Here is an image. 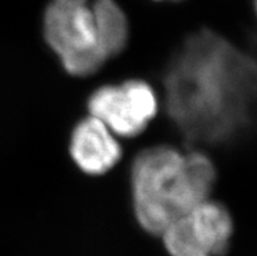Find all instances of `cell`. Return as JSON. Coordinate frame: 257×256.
I'll use <instances>...</instances> for the list:
<instances>
[{
  "label": "cell",
  "instance_id": "4",
  "mask_svg": "<svg viewBox=\"0 0 257 256\" xmlns=\"http://www.w3.org/2000/svg\"><path fill=\"white\" fill-rule=\"evenodd\" d=\"M232 218L225 205L206 199L161 234L171 256H222L230 246Z\"/></svg>",
  "mask_w": 257,
  "mask_h": 256
},
{
  "label": "cell",
  "instance_id": "2",
  "mask_svg": "<svg viewBox=\"0 0 257 256\" xmlns=\"http://www.w3.org/2000/svg\"><path fill=\"white\" fill-rule=\"evenodd\" d=\"M215 178L212 159L202 152L182 153L171 146L143 150L131 173L137 221L161 235L180 216L210 199Z\"/></svg>",
  "mask_w": 257,
  "mask_h": 256
},
{
  "label": "cell",
  "instance_id": "7",
  "mask_svg": "<svg viewBox=\"0 0 257 256\" xmlns=\"http://www.w3.org/2000/svg\"><path fill=\"white\" fill-rule=\"evenodd\" d=\"M91 7L108 59L115 58L127 46L130 36L127 16L115 0H94Z\"/></svg>",
  "mask_w": 257,
  "mask_h": 256
},
{
  "label": "cell",
  "instance_id": "9",
  "mask_svg": "<svg viewBox=\"0 0 257 256\" xmlns=\"http://www.w3.org/2000/svg\"><path fill=\"white\" fill-rule=\"evenodd\" d=\"M160 2H161V0H160ZM173 2H179V0H173Z\"/></svg>",
  "mask_w": 257,
  "mask_h": 256
},
{
  "label": "cell",
  "instance_id": "5",
  "mask_svg": "<svg viewBox=\"0 0 257 256\" xmlns=\"http://www.w3.org/2000/svg\"><path fill=\"white\" fill-rule=\"evenodd\" d=\"M88 109L116 136L136 137L157 115L158 98L148 82L128 80L97 89L89 97Z\"/></svg>",
  "mask_w": 257,
  "mask_h": 256
},
{
  "label": "cell",
  "instance_id": "8",
  "mask_svg": "<svg viewBox=\"0 0 257 256\" xmlns=\"http://www.w3.org/2000/svg\"><path fill=\"white\" fill-rule=\"evenodd\" d=\"M253 10H254V13H256V16H257V0H253Z\"/></svg>",
  "mask_w": 257,
  "mask_h": 256
},
{
  "label": "cell",
  "instance_id": "6",
  "mask_svg": "<svg viewBox=\"0 0 257 256\" xmlns=\"http://www.w3.org/2000/svg\"><path fill=\"white\" fill-rule=\"evenodd\" d=\"M69 152L76 165L90 175L107 173L121 158V146L114 133L91 115L75 127Z\"/></svg>",
  "mask_w": 257,
  "mask_h": 256
},
{
  "label": "cell",
  "instance_id": "1",
  "mask_svg": "<svg viewBox=\"0 0 257 256\" xmlns=\"http://www.w3.org/2000/svg\"><path fill=\"white\" fill-rule=\"evenodd\" d=\"M166 109L191 143L234 139L257 106V60L209 30L187 39L165 75Z\"/></svg>",
  "mask_w": 257,
  "mask_h": 256
},
{
  "label": "cell",
  "instance_id": "3",
  "mask_svg": "<svg viewBox=\"0 0 257 256\" xmlns=\"http://www.w3.org/2000/svg\"><path fill=\"white\" fill-rule=\"evenodd\" d=\"M43 34L73 76L93 75L110 60L89 0H51L43 17Z\"/></svg>",
  "mask_w": 257,
  "mask_h": 256
}]
</instances>
